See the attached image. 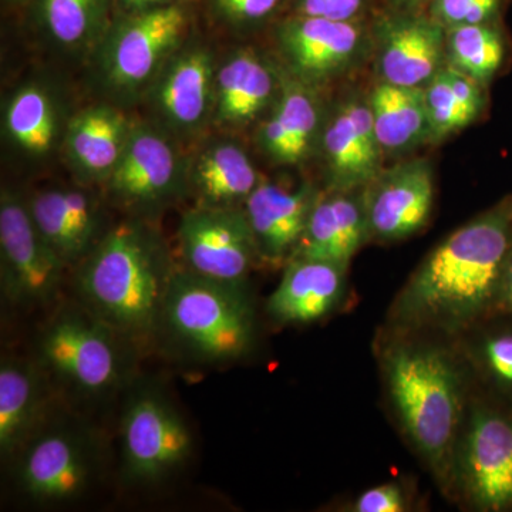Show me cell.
I'll return each instance as SVG.
<instances>
[{"instance_id":"33","label":"cell","mask_w":512,"mask_h":512,"mask_svg":"<svg viewBox=\"0 0 512 512\" xmlns=\"http://www.w3.org/2000/svg\"><path fill=\"white\" fill-rule=\"evenodd\" d=\"M508 2L510 0H434L429 15L444 29L498 23L503 22Z\"/></svg>"},{"instance_id":"20","label":"cell","mask_w":512,"mask_h":512,"mask_svg":"<svg viewBox=\"0 0 512 512\" xmlns=\"http://www.w3.org/2000/svg\"><path fill=\"white\" fill-rule=\"evenodd\" d=\"M320 190L303 181L298 187L262 180L242 205L259 261L285 265L301 241Z\"/></svg>"},{"instance_id":"12","label":"cell","mask_w":512,"mask_h":512,"mask_svg":"<svg viewBox=\"0 0 512 512\" xmlns=\"http://www.w3.org/2000/svg\"><path fill=\"white\" fill-rule=\"evenodd\" d=\"M181 268L224 284H247L259 261L254 237L242 207H197L183 215L178 227Z\"/></svg>"},{"instance_id":"29","label":"cell","mask_w":512,"mask_h":512,"mask_svg":"<svg viewBox=\"0 0 512 512\" xmlns=\"http://www.w3.org/2000/svg\"><path fill=\"white\" fill-rule=\"evenodd\" d=\"M424 89L430 123V143L439 144L483 117L488 87L444 66Z\"/></svg>"},{"instance_id":"6","label":"cell","mask_w":512,"mask_h":512,"mask_svg":"<svg viewBox=\"0 0 512 512\" xmlns=\"http://www.w3.org/2000/svg\"><path fill=\"white\" fill-rule=\"evenodd\" d=\"M188 26L190 18L180 2L121 15L97 45L103 86L126 99L146 93L164 63L187 42Z\"/></svg>"},{"instance_id":"16","label":"cell","mask_w":512,"mask_h":512,"mask_svg":"<svg viewBox=\"0 0 512 512\" xmlns=\"http://www.w3.org/2000/svg\"><path fill=\"white\" fill-rule=\"evenodd\" d=\"M370 239L393 242L417 234L429 221L434 170L429 158H410L383 168L363 188Z\"/></svg>"},{"instance_id":"24","label":"cell","mask_w":512,"mask_h":512,"mask_svg":"<svg viewBox=\"0 0 512 512\" xmlns=\"http://www.w3.org/2000/svg\"><path fill=\"white\" fill-rule=\"evenodd\" d=\"M262 180L247 150L231 138L208 141L188 161V192L201 207H242Z\"/></svg>"},{"instance_id":"3","label":"cell","mask_w":512,"mask_h":512,"mask_svg":"<svg viewBox=\"0 0 512 512\" xmlns=\"http://www.w3.org/2000/svg\"><path fill=\"white\" fill-rule=\"evenodd\" d=\"M387 384L407 436L441 478L454 461L460 383L448 357L427 346H396L387 355Z\"/></svg>"},{"instance_id":"39","label":"cell","mask_w":512,"mask_h":512,"mask_svg":"<svg viewBox=\"0 0 512 512\" xmlns=\"http://www.w3.org/2000/svg\"><path fill=\"white\" fill-rule=\"evenodd\" d=\"M384 8L400 10V12H427L434 0H380Z\"/></svg>"},{"instance_id":"18","label":"cell","mask_w":512,"mask_h":512,"mask_svg":"<svg viewBox=\"0 0 512 512\" xmlns=\"http://www.w3.org/2000/svg\"><path fill=\"white\" fill-rule=\"evenodd\" d=\"M328 109L323 89L303 83L284 70L274 106L256 128V146L276 165L295 167L306 163L316 156Z\"/></svg>"},{"instance_id":"9","label":"cell","mask_w":512,"mask_h":512,"mask_svg":"<svg viewBox=\"0 0 512 512\" xmlns=\"http://www.w3.org/2000/svg\"><path fill=\"white\" fill-rule=\"evenodd\" d=\"M69 268L47 244L18 192L0 197V284L6 301L19 308L50 305Z\"/></svg>"},{"instance_id":"38","label":"cell","mask_w":512,"mask_h":512,"mask_svg":"<svg viewBox=\"0 0 512 512\" xmlns=\"http://www.w3.org/2000/svg\"><path fill=\"white\" fill-rule=\"evenodd\" d=\"M180 0H116L120 6L121 15L124 13L146 12V10L163 8V6L173 5Z\"/></svg>"},{"instance_id":"36","label":"cell","mask_w":512,"mask_h":512,"mask_svg":"<svg viewBox=\"0 0 512 512\" xmlns=\"http://www.w3.org/2000/svg\"><path fill=\"white\" fill-rule=\"evenodd\" d=\"M353 510L357 512H400L404 510V497L396 484L370 488L357 498Z\"/></svg>"},{"instance_id":"40","label":"cell","mask_w":512,"mask_h":512,"mask_svg":"<svg viewBox=\"0 0 512 512\" xmlns=\"http://www.w3.org/2000/svg\"><path fill=\"white\" fill-rule=\"evenodd\" d=\"M507 205H508V211H510V215H511V218H512V197L511 198H507Z\"/></svg>"},{"instance_id":"1","label":"cell","mask_w":512,"mask_h":512,"mask_svg":"<svg viewBox=\"0 0 512 512\" xmlns=\"http://www.w3.org/2000/svg\"><path fill=\"white\" fill-rule=\"evenodd\" d=\"M77 268L84 308L128 342L146 340L160 330L178 266L160 232L143 218L107 229Z\"/></svg>"},{"instance_id":"17","label":"cell","mask_w":512,"mask_h":512,"mask_svg":"<svg viewBox=\"0 0 512 512\" xmlns=\"http://www.w3.org/2000/svg\"><path fill=\"white\" fill-rule=\"evenodd\" d=\"M458 473L480 510L512 508V417L488 409L473 413L458 451Z\"/></svg>"},{"instance_id":"25","label":"cell","mask_w":512,"mask_h":512,"mask_svg":"<svg viewBox=\"0 0 512 512\" xmlns=\"http://www.w3.org/2000/svg\"><path fill=\"white\" fill-rule=\"evenodd\" d=\"M346 268L320 259H289L281 284L269 296V315L281 323H308L328 315L342 295Z\"/></svg>"},{"instance_id":"26","label":"cell","mask_w":512,"mask_h":512,"mask_svg":"<svg viewBox=\"0 0 512 512\" xmlns=\"http://www.w3.org/2000/svg\"><path fill=\"white\" fill-rule=\"evenodd\" d=\"M43 370L26 360L3 359L0 366V454L12 461L45 424Z\"/></svg>"},{"instance_id":"22","label":"cell","mask_w":512,"mask_h":512,"mask_svg":"<svg viewBox=\"0 0 512 512\" xmlns=\"http://www.w3.org/2000/svg\"><path fill=\"white\" fill-rule=\"evenodd\" d=\"M367 241L370 235L363 188L320 191L292 258L320 259L348 266Z\"/></svg>"},{"instance_id":"37","label":"cell","mask_w":512,"mask_h":512,"mask_svg":"<svg viewBox=\"0 0 512 512\" xmlns=\"http://www.w3.org/2000/svg\"><path fill=\"white\" fill-rule=\"evenodd\" d=\"M494 305L501 311L512 312V241L501 272Z\"/></svg>"},{"instance_id":"21","label":"cell","mask_w":512,"mask_h":512,"mask_svg":"<svg viewBox=\"0 0 512 512\" xmlns=\"http://www.w3.org/2000/svg\"><path fill=\"white\" fill-rule=\"evenodd\" d=\"M28 201L42 237L67 266H77L103 237L99 202L80 188H49Z\"/></svg>"},{"instance_id":"32","label":"cell","mask_w":512,"mask_h":512,"mask_svg":"<svg viewBox=\"0 0 512 512\" xmlns=\"http://www.w3.org/2000/svg\"><path fill=\"white\" fill-rule=\"evenodd\" d=\"M212 22L234 35H252L285 15L288 0H204Z\"/></svg>"},{"instance_id":"14","label":"cell","mask_w":512,"mask_h":512,"mask_svg":"<svg viewBox=\"0 0 512 512\" xmlns=\"http://www.w3.org/2000/svg\"><path fill=\"white\" fill-rule=\"evenodd\" d=\"M218 62L210 47L185 42L148 87V103L161 130L191 137L212 123Z\"/></svg>"},{"instance_id":"10","label":"cell","mask_w":512,"mask_h":512,"mask_svg":"<svg viewBox=\"0 0 512 512\" xmlns=\"http://www.w3.org/2000/svg\"><path fill=\"white\" fill-rule=\"evenodd\" d=\"M160 127L133 123L117 167L104 183L136 217L156 214L188 192V161Z\"/></svg>"},{"instance_id":"28","label":"cell","mask_w":512,"mask_h":512,"mask_svg":"<svg viewBox=\"0 0 512 512\" xmlns=\"http://www.w3.org/2000/svg\"><path fill=\"white\" fill-rule=\"evenodd\" d=\"M369 103L384 157L399 160L424 144H430L423 87L377 82L369 92Z\"/></svg>"},{"instance_id":"8","label":"cell","mask_w":512,"mask_h":512,"mask_svg":"<svg viewBox=\"0 0 512 512\" xmlns=\"http://www.w3.org/2000/svg\"><path fill=\"white\" fill-rule=\"evenodd\" d=\"M121 471L131 485H156L177 473L192 453V434L173 403L154 387L127 399L120 424Z\"/></svg>"},{"instance_id":"27","label":"cell","mask_w":512,"mask_h":512,"mask_svg":"<svg viewBox=\"0 0 512 512\" xmlns=\"http://www.w3.org/2000/svg\"><path fill=\"white\" fill-rule=\"evenodd\" d=\"M3 134L29 160L52 156L64 141L67 123L56 94L40 83L23 84L3 107Z\"/></svg>"},{"instance_id":"5","label":"cell","mask_w":512,"mask_h":512,"mask_svg":"<svg viewBox=\"0 0 512 512\" xmlns=\"http://www.w3.org/2000/svg\"><path fill=\"white\" fill-rule=\"evenodd\" d=\"M123 342L127 339L84 306L64 309L40 333L37 365L73 392L106 396L126 379Z\"/></svg>"},{"instance_id":"11","label":"cell","mask_w":512,"mask_h":512,"mask_svg":"<svg viewBox=\"0 0 512 512\" xmlns=\"http://www.w3.org/2000/svg\"><path fill=\"white\" fill-rule=\"evenodd\" d=\"M12 461L19 490L40 504L76 500L93 483L99 466L92 439L69 424H43Z\"/></svg>"},{"instance_id":"35","label":"cell","mask_w":512,"mask_h":512,"mask_svg":"<svg viewBox=\"0 0 512 512\" xmlns=\"http://www.w3.org/2000/svg\"><path fill=\"white\" fill-rule=\"evenodd\" d=\"M483 360L495 382L512 390V330L494 333L485 340Z\"/></svg>"},{"instance_id":"4","label":"cell","mask_w":512,"mask_h":512,"mask_svg":"<svg viewBox=\"0 0 512 512\" xmlns=\"http://www.w3.org/2000/svg\"><path fill=\"white\" fill-rule=\"evenodd\" d=\"M160 329L192 359L227 363L247 355L255 338V318L245 286L175 272Z\"/></svg>"},{"instance_id":"30","label":"cell","mask_w":512,"mask_h":512,"mask_svg":"<svg viewBox=\"0 0 512 512\" xmlns=\"http://www.w3.org/2000/svg\"><path fill=\"white\" fill-rule=\"evenodd\" d=\"M511 42L503 22L446 29V64L488 87L507 64Z\"/></svg>"},{"instance_id":"2","label":"cell","mask_w":512,"mask_h":512,"mask_svg":"<svg viewBox=\"0 0 512 512\" xmlns=\"http://www.w3.org/2000/svg\"><path fill=\"white\" fill-rule=\"evenodd\" d=\"M512 241L507 200L478 215L431 251L397 302L409 323L464 325L494 305Z\"/></svg>"},{"instance_id":"23","label":"cell","mask_w":512,"mask_h":512,"mask_svg":"<svg viewBox=\"0 0 512 512\" xmlns=\"http://www.w3.org/2000/svg\"><path fill=\"white\" fill-rule=\"evenodd\" d=\"M131 127L133 121L109 104L74 114L63 141L74 173L86 183H106L119 164Z\"/></svg>"},{"instance_id":"19","label":"cell","mask_w":512,"mask_h":512,"mask_svg":"<svg viewBox=\"0 0 512 512\" xmlns=\"http://www.w3.org/2000/svg\"><path fill=\"white\" fill-rule=\"evenodd\" d=\"M281 63L254 47H239L218 62L212 123L238 131L259 123L282 86Z\"/></svg>"},{"instance_id":"15","label":"cell","mask_w":512,"mask_h":512,"mask_svg":"<svg viewBox=\"0 0 512 512\" xmlns=\"http://www.w3.org/2000/svg\"><path fill=\"white\" fill-rule=\"evenodd\" d=\"M326 190L365 188L384 168L369 93L352 92L329 104L318 151Z\"/></svg>"},{"instance_id":"13","label":"cell","mask_w":512,"mask_h":512,"mask_svg":"<svg viewBox=\"0 0 512 512\" xmlns=\"http://www.w3.org/2000/svg\"><path fill=\"white\" fill-rule=\"evenodd\" d=\"M377 82L426 87L446 66V29L427 12L384 8L370 18Z\"/></svg>"},{"instance_id":"41","label":"cell","mask_w":512,"mask_h":512,"mask_svg":"<svg viewBox=\"0 0 512 512\" xmlns=\"http://www.w3.org/2000/svg\"><path fill=\"white\" fill-rule=\"evenodd\" d=\"M8 2H12V0H8Z\"/></svg>"},{"instance_id":"7","label":"cell","mask_w":512,"mask_h":512,"mask_svg":"<svg viewBox=\"0 0 512 512\" xmlns=\"http://www.w3.org/2000/svg\"><path fill=\"white\" fill-rule=\"evenodd\" d=\"M274 43L282 69L325 90L372 60L370 18L330 20L284 15L274 23Z\"/></svg>"},{"instance_id":"34","label":"cell","mask_w":512,"mask_h":512,"mask_svg":"<svg viewBox=\"0 0 512 512\" xmlns=\"http://www.w3.org/2000/svg\"><path fill=\"white\" fill-rule=\"evenodd\" d=\"M379 2L380 0H288L285 15L350 22L372 18Z\"/></svg>"},{"instance_id":"31","label":"cell","mask_w":512,"mask_h":512,"mask_svg":"<svg viewBox=\"0 0 512 512\" xmlns=\"http://www.w3.org/2000/svg\"><path fill=\"white\" fill-rule=\"evenodd\" d=\"M110 0H39V16L50 37L67 49L93 43L106 32Z\"/></svg>"}]
</instances>
